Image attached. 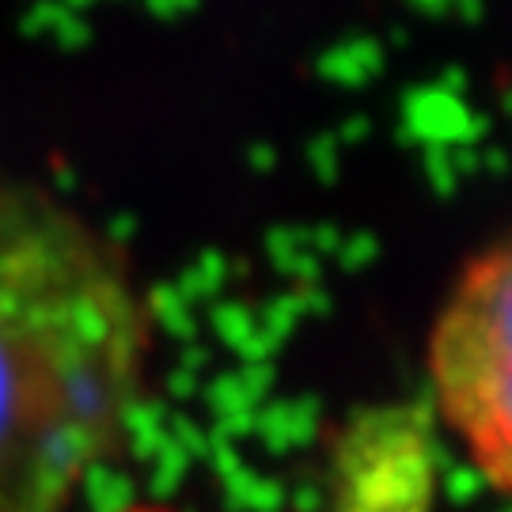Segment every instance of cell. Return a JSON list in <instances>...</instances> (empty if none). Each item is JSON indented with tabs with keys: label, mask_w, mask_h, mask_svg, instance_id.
<instances>
[{
	"label": "cell",
	"mask_w": 512,
	"mask_h": 512,
	"mask_svg": "<svg viewBox=\"0 0 512 512\" xmlns=\"http://www.w3.org/2000/svg\"><path fill=\"white\" fill-rule=\"evenodd\" d=\"M425 368L444 429L482 482L512 501V232L448 289Z\"/></svg>",
	"instance_id": "2"
},
{
	"label": "cell",
	"mask_w": 512,
	"mask_h": 512,
	"mask_svg": "<svg viewBox=\"0 0 512 512\" xmlns=\"http://www.w3.org/2000/svg\"><path fill=\"white\" fill-rule=\"evenodd\" d=\"M122 512H175V509H160V505H129Z\"/></svg>",
	"instance_id": "3"
},
{
	"label": "cell",
	"mask_w": 512,
	"mask_h": 512,
	"mask_svg": "<svg viewBox=\"0 0 512 512\" xmlns=\"http://www.w3.org/2000/svg\"><path fill=\"white\" fill-rule=\"evenodd\" d=\"M126 258L42 190L0 179V512H65L148 380Z\"/></svg>",
	"instance_id": "1"
}]
</instances>
